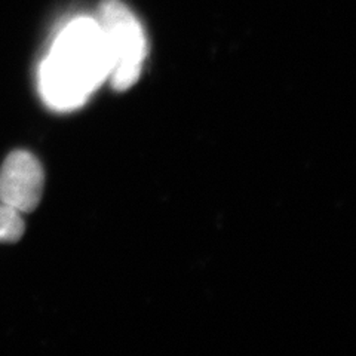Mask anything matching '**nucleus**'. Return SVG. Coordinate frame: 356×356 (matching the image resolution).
<instances>
[{"mask_svg": "<svg viewBox=\"0 0 356 356\" xmlns=\"http://www.w3.org/2000/svg\"><path fill=\"white\" fill-rule=\"evenodd\" d=\"M43 184V168L35 156L10 153L0 170V202L21 214L31 213L40 202Z\"/></svg>", "mask_w": 356, "mask_h": 356, "instance_id": "nucleus-3", "label": "nucleus"}, {"mask_svg": "<svg viewBox=\"0 0 356 356\" xmlns=\"http://www.w3.org/2000/svg\"><path fill=\"white\" fill-rule=\"evenodd\" d=\"M108 72L107 49L97 18L79 17L60 31L40 65L42 98L55 110L77 108L108 81Z\"/></svg>", "mask_w": 356, "mask_h": 356, "instance_id": "nucleus-1", "label": "nucleus"}, {"mask_svg": "<svg viewBox=\"0 0 356 356\" xmlns=\"http://www.w3.org/2000/svg\"><path fill=\"white\" fill-rule=\"evenodd\" d=\"M24 220L21 213L8 205L0 204V242L13 243L24 235Z\"/></svg>", "mask_w": 356, "mask_h": 356, "instance_id": "nucleus-4", "label": "nucleus"}, {"mask_svg": "<svg viewBox=\"0 0 356 356\" xmlns=\"http://www.w3.org/2000/svg\"><path fill=\"white\" fill-rule=\"evenodd\" d=\"M97 21L107 49L108 82L116 91H127L138 81L147 54L141 22L120 0H104Z\"/></svg>", "mask_w": 356, "mask_h": 356, "instance_id": "nucleus-2", "label": "nucleus"}]
</instances>
